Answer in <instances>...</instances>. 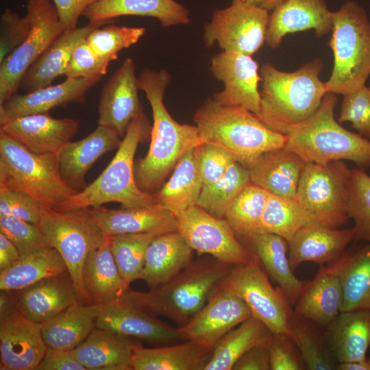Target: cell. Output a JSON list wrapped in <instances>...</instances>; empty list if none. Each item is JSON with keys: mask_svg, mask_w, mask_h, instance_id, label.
<instances>
[{"mask_svg": "<svg viewBox=\"0 0 370 370\" xmlns=\"http://www.w3.org/2000/svg\"><path fill=\"white\" fill-rule=\"evenodd\" d=\"M171 79L164 69L145 68L138 76L139 88L153 115L148 152L134 166L136 183L145 192L156 188L187 152L203 144L196 125L177 123L164 106L165 90Z\"/></svg>", "mask_w": 370, "mask_h": 370, "instance_id": "6da1fadb", "label": "cell"}, {"mask_svg": "<svg viewBox=\"0 0 370 370\" xmlns=\"http://www.w3.org/2000/svg\"><path fill=\"white\" fill-rule=\"evenodd\" d=\"M323 62L315 58L297 70H278L270 62L260 69L262 78L258 118L271 130L286 135L309 119L328 92L319 77Z\"/></svg>", "mask_w": 370, "mask_h": 370, "instance_id": "7a4b0ae2", "label": "cell"}, {"mask_svg": "<svg viewBox=\"0 0 370 370\" xmlns=\"http://www.w3.org/2000/svg\"><path fill=\"white\" fill-rule=\"evenodd\" d=\"M232 267L211 256L199 257L163 284L147 292L128 288L116 301L182 326L205 305Z\"/></svg>", "mask_w": 370, "mask_h": 370, "instance_id": "3957f363", "label": "cell"}, {"mask_svg": "<svg viewBox=\"0 0 370 370\" xmlns=\"http://www.w3.org/2000/svg\"><path fill=\"white\" fill-rule=\"evenodd\" d=\"M193 121L202 143L223 149L245 167L286 142V135L271 130L250 110L219 104L212 97L197 109Z\"/></svg>", "mask_w": 370, "mask_h": 370, "instance_id": "277c9868", "label": "cell"}, {"mask_svg": "<svg viewBox=\"0 0 370 370\" xmlns=\"http://www.w3.org/2000/svg\"><path fill=\"white\" fill-rule=\"evenodd\" d=\"M151 127L142 112L130 123L117 151L106 169L91 184L53 208L58 211L92 208L110 202L123 208L143 207L158 202L155 193L138 186L134 175V156L140 143L151 135Z\"/></svg>", "mask_w": 370, "mask_h": 370, "instance_id": "5b68a950", "label": "cell"}, {"mask_svg": "<svg viewBox=\"0 0 370 370\" xmlns=\"http://www.w3.org/2000/svg\"><path fill=\"white\" fill-rule=\"evenodd\" d=\"M336 94L327 92L317 110L286 134L285 147L306 163L326 164L349 160L360 169L370 167V140L347 130L335 119Z\"/></svg>", "mask_w": 370, "mask_h": 370, "instance_id": "8992f818", "label": "cell"}, {"mask_svg": "<svg viewBox=\"0 0 370 370\" xmlns=\"http://www.w3.org/2000/svg\"><path fill=\"white\" fill-rule=\"evenodd\" d=\"M0 188L54 208L78 191L63 180L57 153H36L0 130Z\"/></svg>", "mask_w": 370, "mask_h": 370, "instance_id": "52a82bcc", "label": "cell"}, {"mask_svg": "<svg viewBox=\"0 0 370 370\" xmlns=\"http://www.w3.org/2000/svg\"><path fill=\"white\" fill-rule=\"evenodd\" d=\"M328 43L334 65L325 82L328 92L343 95L366 85L370 75V21L358 3H345L332 14Z\"/></svg>", "mask_w": 370, "mask_h": 370, "instance_id": "ba28073f", "label": "cell"}, {"mask_svg": "<svg viewBox=\"0 0 370 370\" xmlns=\"http://www.w3.org/2000/svg\"><path fill=\"white\" fill-rule=\"evenodd\" d=\"M38 225L48 245L64 260L79 301L89 304L83 283L84 267L88 254L104 236L89 208L58 211L45 207Z\"/></svg>", "mask_w": 370, "mask_h": 370, "instance_id": "9c48e42d", "label": "cell"}, {"mask_svg": "<svg viewBox=\"0 0 370 370\" xmlns=\"http://www.w3.org/2000/svg\"><path fill=\"white\" fill-rule=\"evenodd\" d=\"M350 175L351 169L341 160L306 163L296 199L314 224L337 228L347 222Z\"/></svg>", "mask_w": 370, "mask_h": 370, "instance_id": "30bf717a", "label": "cell"}, {"mask_svg": "<svg viewBox=\"0 0 370 370\" xmlns=\"http://www.w3.org/2000/svg\"><path fill=\"white\" fill-rule=\"evenodd\" d=\"M217 287L238 296L248 307L251 317L263 323L273 334L291 336L293 311L290 304L280 288L271 285L254 254L247 264L232 266Z\"/></svg>", "mask_w": 370, "mask_h": 370, "instance_id": "8fae6325", "label": "cell"}, {"mask_svg": "<svg viewBox=\"0 0 370 370\" xmlns=\"http://www.w3.org/2000/svg\"><path fill=\"white\" fill-rule=\"evenodd\" d=\"M269 17V11L259 5L232 0L228 7L215 10L204 25V45L252 56L265 42Z\"/></svg>", "mask_w": 370, "mask_h": 370, "instance_id": "7c38bea8", "label": "cell"}, {"mask_svg": "<svg viewBox=\"0 0 370 370\" xmlns=\"http://www.w3.org/2000/svg\"><path fill=\"white\" fill-rule=\"evenodd\" d=\"M26 10L30 33L0 64V105L15 94L27 69L65 31L52 1L28 0Z\"/></svg>", "mask_w": 370, "mask_h": 370, "instance_id": "4fadbf2b", "label": "cell"}, {"mask_svg": "<svg viewBox=\"0 0 370 370\" xmlns=\"http://www.w3.org/2000/svg\"><path fill=\"white\" fill-rule=\"evenodd\" d=\"M177 231L201 255L211 256L232 266L245 264L253 253L239 240L228 223L193 205L177 215Z\"/></svg>", "mask_w": 370, "mask_h": 370, "instance_id": "5bb4252c", "label": "cell"}, {"mask_svg": "<svg viewBox=\"0 0 370 370\" xmlns=\"http://www.w3.org/2000/svg\"><path fill=\"white\" fill-rule=\"evenodd\" d=\"M213 77L223 83V89L211 97L219 104L243 107L256 115L260 109L262 81L258 62L251 56L222 51L212 57Z\"/></svg>", "mask_w": 370, "mask_h": 370, "instance_id": "9a60e30c", "label": "cell"}, {"mask_svg": "<svg viewBox=\"0 0 370 370\" xmlns=\"http://www.w3.org/2000/svg\"><path fill=\"white\" fill-rule=\"evenodd\" d=\"M250 317L249 309L238 296L217 287L199 311L178 330L184 341L212 349L225 334Z\"/></svg>", "mask_w": 370, "mask_h": 370, "instance_id": "2e32d148", "label": "cell"}, {"mask_svg": "<svg viewBox=\"0 0 370 370\" xmlns=\"http://www.w3.org/2000/svg\"><path fill=\"white\" fill-rule=\"evenodd\" d=\"M134 60L127 58L103 85L98 105V125L124 137L132 121L143 112Z\"/></svg>", "mask_w": 370, "mask_h": 370, "instance_id": "e0dca14e", "label": "cell"}, {"mask_svg": "<svg viewBox=\"0 0 370 370\" xmlns=\"http://www.w3.org/2000/svg\"><path fill=\"white\" fill-rule=\"evenodd\" d=\"M95 327L157 346L184 341L178 327L118 301L102 304Z\"/></svg>", "mask_w": 370, "mask_h": 370, "instance_id": "ac0fdd59", "label": "cell"}, {"mask_svg": "<svg viewBox=\"0 0 370 370\" xmlns=\"http://www.w3.org/2000/svg\"><path fill=\"white\" fill-rule=\"evenodd\" d=\"M47 347L42 323L29 320L19 311L1 319V370H35Z\"/></svg>", "mask_w": 370, "mask_h": 370, "instance_id": "d6986e66", "label": "cell"}, {"mask_svg": "<svg viewBox=\"0 0 370 370\" xmlns=\"http://www.w3.org/2000/svg\"><path fill=\"white\" fill-rule=\"evenodd\" d=\"M332 14L325 0H284L269 14L265 43L276 49L288 34L309 29L322 37L332 30Z\"/></svg>", "mask_w": 370, "mask_h": 370, "instance_id": "ffe728a7", "label": "cell"}, {"mask_svg": "<svg viewBox=\"0 0 370 370\" xmlns=\"http://www.w3.org/2000/svg\"><path fill=\"white\" fill-rule=\"evenodd\" d=\"M0 130L38 154L58 153L79 130L78 121L48 113L25 115L1 123Z\"/></svg>", "mask_w": 370, "mask_h": 370, "instance_id": "44dd1931", "label": "cell"}, {"mask_svg": "<svg viewBox=\"0 0 370 370\" xmlns=\"http://www.w3.org/2000/svg\"><path fill=\"white\" fill-rule=\"evenodd\" d=\"M101 77L67 79L58 84L27 92L12 95L0 105V124L25 115L48 113L53 108L66 107L71 103L84 104L88 91Z\"/></svg>", "mask_w": 370, "mask_h": 370, "instance_id": "7402d4cb", "label": "cell"}, {"mask_svg": "<svg viewBox=\"0 0 370 370\" xmlns=\"http://www.w3.org/2000/svg\"><path fill=\"white\" fill-rule=\"evenodd\" d=\"M354 227L338 230L319 224L300 228L288 241V260L293 270L304 262L321 267L338 260L354 241Z\"/></svg>", "mask_w": 370, "mask_h": 370, "instance_id": "603a6c76", "label": "cell"}, {"mask_svg": "<svg viewBox=\"0 0 370 370\" xmlns=\"http://www.w3.org/2000/svg\"><path fill=\"white\" fill-rule=\"evenodd\" d=\"M94 221L105 235L129 233L161 234L177 231L175 216L162 204L108 209L102 206L89 208Z\"/></svg>", "mask_w": 370, "mask_h": 370, "instance_id": "cb8c5ba5", "label": "cell"}, {"mask_svg": "<svg viewBox=\"0 0 370 370\" xmlns=\"http://www.w3.org/2000/svg\"><path fill=\"white\" fill-rule=\"evenodd\" d=\"M111 129L98 125L86 137L69 141L58 152L61 175L77 191L87 185L85 177L93 164L105 153L118 149L121 140Z\"/></svg>", "mask_w": 370, "mask_h": 370, "instance_id": "d4e9b609", "label": "cell"}, {"mask_svg": "<svg viewBox=\"0 0 370 370\" xmlns=\"http://www.w3.org/2000/svg\"><path fill=\"white\" fill-rule=\"evenodd\" d=\"M83 16L99 27L123 16L156 18L163 27L189 23V11L175 0H99L88 6Z\"/></svg>", "mask_w": 370, "mask_h": 370, "instance_id": "484cf974", "label": "cell"}, {"mask_svg": "<svg viewBox=\"0 0 370 370\" xmlns=\"http://www.w3.org/2000/svg\"><path fill=\"white\" fill-rule=\"evenodd\" d=\"M306 162L285 147L268 151L246 167L251 182L273 195L295 199Z\"/></svg>", "mask_w": 370, "mask_h": 370, "instance_id": "4316f807", "label": "cell"}, {"mask_svg": "<svg viewBox=\"0 0 370 370\" xmlns=\"http://www.w3.org/2000/svg\"><path fill=\"white\" fill-rule=\"evenodd\" d=\"M14 292L19 312L29 320L40 323L79 301L69 273L44 279Z\"/></svg>", "mask_w": 370, "mask_h": 370, "instance_id": "83f0119b", "label": "cell"}, {"mask_svg": "<svg viewBox=\"0 0 370 370\" xmlns=\"http://www.w3.org/2000/svg\"><path fill=\"white\" fill-rule=\"evenodd\" d=\"M343 301L339 276L333 263L321 267L308 281L295 305V314L326 328L341 312Z\"/></svg>", "mask_w": 370, "mask_h": 370, "instance_id": "f1b7e54d", "label": "cell"}, {"mask_svg": "<svg viewBox=\"0 0 370 370\" xmlns=\"http://www.w3.org/2000/svg\"><path fill=\"white\" fill-rule=\"evenodd\" d=\"M240 239L279 284L288 303L295 305L308 281L301 280L294 274L287 254L288 241L278 234L266 231Z\"/></svg>", "mask_w": 370, "mask_h": 370, "instance_id": "f546056e", "label": "cell"}, {"mask_svg": "<svg viewBox=\"0 0 370 370\" xmlns=\"http://www.w3.org/2000/svg\"><path fill=\"white\" fill-rule=\"evenodd\" d=\"M140 343L95 327L71 352L86 370H132V349Z\"/></svg>", "mask_w": 370, "mask_h": 370, "instance_id": "4dcf8cb0", "label": "cell"}, {"mask_svg": "<svg viewBox=\"0 0 370 370\" xmlns=\"http://www.w3.org/2000/svg\"><path fill=\"white\" fill-rule=\"evenodd\" d=\"M83 283L89 304H105L116 301L128 288L120 274L111 246V236L105 235L88 255Z\"/></svg>", "mask_w": 370, "mask_h": 370, "instance_id": "1f68e13d", "label": "cell"}, {"mask_svg": "<svg viewBox=\"0 0 370 370\" xmlns=\"http://www.w3.org/2000/svg\"><path fill=\"white\" fill-rule=\"evenodd\" d=\"M193 252L178 231L156 236L147 248L140 280L150 289L163 284L190 263Z\"/></svg>", "mask_w": 370, "mask_h": 370, "instance_id": "d6a6232c", "label": "cell"}, {"mask_svg": "<svg viewBox=\"0 0 370 370\" xmlns=\"http://www.w3.org/2000/svg\"><path fill=\"white\" fill-rule=\"evenodd\" d=\"M97 27L88 23L64 31L27 69L18 88L27 93L51 85L56 78L64 75L75 45Z\"/></svg>", "mask_w": 370, "mask_h": 370, "instance_id": "836d02e7", "label": "cell"}, {"mask_svg": "<svg viewBox=\"0 0 370 370\" xmlns=\"http://www.w3.org/2000/svg\"><path fill=\"white\" fill-rule=\"evenodd\" d=\"M212 349L196 343H180L145 347L138 343L132 349V370H204Z\"/></svg>", "mask_w": 370, "mask_h": 370, "instance_id": "e575fe53", "label": "cell"}, {"mask_svg": "<svg viewBox=\"0 0 370 370\" xmlns=\"http://www.w3.org/2000/svg\"><path fill=\"white\" fill-rule=\"evenodd\" d=\"M323 333L338 363L361 360L370 347V310L341 312Z\"/></svg>", "mask_w": 370, "mask_h": 370, "instance_id": "d590c367", "label": "cell"}, {"mask_svg": "<svg viewBox=\"0 0 370 370\" xmlns=\"http://www.w3.org/2000/svg\"><path fill=\"white\" fill-rule=\"evenodd\" d=\"M102 304L76 302L42 323L43 338L49 347L71 351L95 328Z\"/></svg>", "mask_w": 370, "mask_h": 370, "instance_id": "8d00e7d4", "label": "cell"}, {"mask_svg": "<svg viewBox=\"0 0 370 370\" xmlns=\"http://www.w3.org/2000/svg\"><path fill=\"white\" fill-rule=\"evenodd\" d=\"M333 264L343 289L341 312L370 310V243L346 250Z\"/></svg>", "mask_w": 370, "mask_h": 370, "instance_id": "74e56055", "label": "cell"}, {"mask_svg": "<svg viewBox=\"0 0 370 370\" xmlns=\"http://www.w3.org/2000/svg\"><path fill=\"white\" fill-rule=\"evenodd\" d=\"M273 333L259 320L250 317L225 334L212 349L204 370H232L236 362L257 346H269Z\"/></svg>", "mask_w": 370, "mask_h": 370, "instance_id": "f35d334b", "label": "cell"}, {"mask_svg": "<svg viewBox=\"0 0 370 370\" xmlns=\"http://www.w3.org/2000/svg\"><path fill=\"white\" fill-rule=\"evenodd\" d=\"M203 186L195 147L180 160L169 181L155 195L176 217L197 204Z\"/></svg>", "mask_w": 370, "mask_h": 370, "instance_id": "ab89813d", "label": "cell"}, {"mask_svg": "<svg viewBox=\"0 0 370 370\" xmlns=\"http://www.w3.org/2000/svg\"><path fill=\"white\" fill-rule=\"evenodd\" d=\"M69 273L59 252L48 247L20 259L0 271V290L18 291L44 279Z\"/></svg>", "mask_w": 370, "mask_h": 370, "instance_id": "60d3db41", "label": "cell"}, {"mask_svg": "<svg viewBox=\"0 0 370 370\" xmlns=\"http://www.w3.org/2000/svg\"><path fill=\"white\" fill-rule=\"evenodd\" d=\"M291 336L301 354L308 370H336L338 361L330 349L324 333L314 323L297 316L293 312Z\"/></svg>", "mask_w": 370, "mask_h": 370, "instance_id": "b9f144b4", "label": "cell"}, {"mask_svg": "<svg viewBox=\"0 0 370 370\" xmlns=\"http://www.w3.org/2000/svg\"><path fill=\"white\" fill-rule=\"evenodd\" d=\"M270 193L250 183L233 199L223 219L238 238L262 232V217Z\"/></svg>", "mask_w": 370, "mask_h": 370, "instance_id": "7bdbcfd3", "label": "cell"}, {"mask_svg": "<svg viewBox=\"0 0 370 370\" xmlns=\"http://www.w3.org/2000/svg\"><path fill=\"white\" fill-rule=\"evenodd\" d=\"M250 183L248 169L234 161L222 177L203 186L197 205L212 215L223 219L229 205Z\"/></svg>", "mask_w": 370, "mask_h": 370, "instance_id": "ee69618b", "label": "cell"}, {"mask_svg": "<svg viewBox=\"0 0 370 370\" xmlns=\"http://www.w3.org/2000/svg\"><path fill=\"white\" fill-rule=\"evenodd\" d=\"M261 224L263 231L278 234L288 241L300 228L314 223L296 198L270 193Z\"/></svg>", "mask_w": 370, "mask_h": 370, "instance_id": "f6af8a7d", "label": "cell"}, {"mask_svg": "<svg viewBox=\"0 0 370 370\" xmlns=\"http://www.w3.org/2000/svg\"><path fill=\"white\" fill-rule=\"evenodd\" d=\"M154 233H129L111 236L112 251L125 284L140 280L147 248Z\"/></svg>", "mask_w": 370, "mask_h": 370, "instance_id": "bcb514c9", "label": "cell"}, {"mask_svg": "<svg viewBox=\"0 0 370 370\" xmlns=\"http://www.w3.org/2000/svg\"><path fill=\"white\" fill-rule=\"evenodd\" d=\"M347 212L354 223V241L370 243V176L363 169H351Z\"/></svg>", "mask_w": 370, "mask_h": 370, "instance_id": "7dc6e473", "label": "cell"}, {"mask_svg": "<svg viewBox=\"0 0 370 370\" xmlns=\"http://www.w3.org/2000/svg\"><path fill=\"white\" fill-rule=\"evenodd\" d=\"M145 31V27L108 25L95 28L86 40L99 58L110 63L118 58L123 49L137 43Z\"/></svg>", "mask_w": 370, "mask_h": 370, "instance_id": "c3c4849f", "label": "cell"}, {"mask_svg": "<svg viewBox=\"0 0 370 370\" xmlns=\"http://www.w3.org/2000/svg\"><path fill=\"white\" fill-rule=\"evenodd\" d=\"M0 232L16 245L21 257L50 247L38 225L13 216L0 217Z\"/></svg>", "mask_w": 370, "mask_h": 370, "instance_id": "681fc988", "label": "cell"}, {"mask_svg": "<svg viewBox=\"0 0 370 370\" xmlns=\"http://www.w3.org/2000/svg\"><path fill=\"white\" fill-rule=\"evenodd\" d=\"M338 121L350 122L360 135L370 139V86L343 95Z\"/></svg>", "mask_w": 370, "mask_h": 370, "instance_id": "f907efd6", "label": "cell"}, {"mask_svg": "<svg viewBox=\"0 0 370 370\" xmlns=\"http://www.w3.org/2000/svg\"><path fill=\"white\" fill-rule=\"evenodd\" d=\"M109 64L92 51L84 38L73 49L63 75L67 79L102 77Z\"/></svg>", "mask_w": 370, "mask_h": 370, "instance_id": "816d5d0a", "label": "cell"}, {"mask_svg": "<svg viewBox=\"0 0 370 370\" xmlns=\"http://www.w3.org/2000/svg\"><path fill=\"white\" fill-rule=\"evenodd\" d=\"M32 29L29 18L20 16L6 8L0 16V64L29 36Z\"/></svg>", "mask_w": 370, "mask_h": 370, "instance_id": "f5cc1de1", "label": "cell"}, {"mask_svg": "<svg viewBox=\"0 0 370 370\" xmlns=\"http://www.w3.org/2000/svg\"><path fill=\"white\" fill-rule=\"evenodd\" d=\"M45 207L24 193L0 188V217L13 216L38 225Z\"/></svg>", "mask_w": 370, "mask_h": 370, "instance_id": "db71d44e", "label": "cell"}, {"mask_svg": "<svg viewBox=\"0 0 370 370\" xmlns=\"http://www.w3.org/2000/svg\"><path fill=\"white\" fill-rule=\"evenodd\" d=\"M196 149L204 186L222 177L236 161L230 153L215 145L203 143Z\"/></svg>", "mask_w": 370, "mask_h": 370, "instance_id": "11a10c76", "label": "cell"}, {"mask_svg": "<svg viewBox=\"0 0 370 370\" xmlns=\"http://www.w3.org/2000/svg\"><path fill=\"white\" fill-rule=\"evenodd\" d=\"M268 347L270 370L306 369L298 348L291 336L273 334Z\"/></svg>", "mask_w": 370, "mask_h": 370, "instance_id": "9f6ffc18", "label": "cell"}, {"mask_svg": "<svg viewBox=\"0 0 370 370\" xmlns=\"http://www.w3.org/2000/svg\"><path fill=\"white\" fill-rule=\"evenodd\" d=\"M36 370H86L71 351L48 347Z\"/></svg>", "mask_w": 370, "mask_h": 370, "instance_id": "6f0895ef", "label": "cell"}, {"mask_svg": "<svg viewBox=\"0 0 370 370\" xmlns=\"http://www.w3.org/2000/svg\"><path fill=\"white\" fill-rule=\"evenodd\" d=\"M65 31L77 27L79 18L86 9L99 0H51Z\"/></svg>", "mask_w": 370, "mask_h": 370, "instance_id": "680465c9", "label": "cell"}, {"mask_svg": "<svg viewBox=\"0 0 370 370\" xmlns=\"http://www.w3.org/2000/svg\"><path fill=\"white\" fill-rule=\"evenodd\" d=\"M269 346H257L245 353L232 370H270Z\"/></svg>", "mask_w": 370, "mask_h": 370, "instance_id": "91938a15", "label": "cell"}, {"mask_svg": "<svg viewBox=\"0 0 370 370\" xmlns=\"http://www.w3.org/2000/svg\"><path fill=\"white\" fill-rule=\"evenodd\" d=\"M16 245L0 232V271L10 267L20 259Z\"/></svg>", "mask_w": 370, "mask_h": 370, "instance_id": "94428289", "label": "cell"}, {"mask_svg": "<svg viewBox=\"0 0 370 370\" xmlns=\"http://www.w3.org/2000/svg\"><path fill=\"white\" fill-rule=\"evenodd\" d=\"M336 370H370V357L354 362L338 363Z\"/></svg>", "mask_w": 370, "mask_h": 370, "instance_id": "6125c7cd", "label": "cell"}, {"mask_svg": "<svg viewBox=\"0 0 370 370\" xmlns=\"http://www.w3.org/2000/svg\"><path fill=\"white\" fill-rule=\"evenodd\" d=\"M259 5L268 11H271L284 0H243Z\"/></svg>", "mask_w": 370, "mask_h": 370, "instance_id": "be15d7a7", "label": "cell"}]
</instances>
